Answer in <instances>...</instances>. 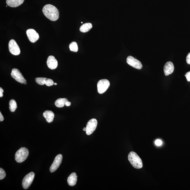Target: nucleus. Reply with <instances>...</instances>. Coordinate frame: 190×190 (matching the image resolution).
<instances>
[{"instance_id":"412c9836","label":"nucleus","mask_w":190,"mask_h":190,"mask_svg":"<svg viewBox=\"0 0 190 190\" xmlns=\"http://www.w3.org/2000/svg\"><path fill=\"white\" fill-rule=\"evenodd\" d=\"M47 79L46 78H36L35 80L38 84L43 85L45 84L46 81Z\"/></svg>"},{"instance_id":"cd10ccee","label":"nucleus","mask_w":190,"mask_h":190,"mask_svg":"<svg viewBox=\"0 0 190 190\" xmlns=\"http://www.w3.org/2000/svg\"><path fill=\"white\" fill-rule=\"evenodd\" d=\"M4 120V118L3 117V116L2 115V114H1V112H0V121L1 122H2Z\"/></svg>"},{"instance_id":"f3484780","label":"nucleus","mask_w":190,"mask_h":190,"mask_svg":"<svg viewBox=\"0 0 190 190\" xmlns=\"http://www.w3.org/2000/svg\"><path fill=\"white\" fill-rule=\"evenodd\" d=\"M92 28V25L91 23H86L81 25L80 30L82 33H86L89 31Z\"/></svg>"},{"instance_id":"aec40b11","label":"nucleus","mask_w":190,"mask_h":190,"mask_svg":"<svg viewBox=\"0 0 190 190\" xmlns=\"http://www.w3.org/2000/svg\"><path fill=\"white\" fill-rule=\"evenodd\" d=\"M69 48L70 50L72 52H76L78 50V44L76 42H72L69 45Z\"/></svg>"},{"instance_id":"9b49d317","label":"nucleus","mask_w":190,"mask_h":190,"mask_svg":"<svg viewBox=\"0 0 190 190\" xmlns=\"http://www.w3.org/2000/svg\"><path fill=\"white\" fill-rule=\"evenodd\" d=\"M26 33L29 39L32 43L36 42L39 39V34L34 29H28Z\"/></svg>"},{"instance_id":"39448f33","label":"nucleus","mask_w":190,"mask_h":190,"mask_svg":"<svg viewBox=\"0 0 190 190\" xmlns=\"http://www.w3.org/2000/svg\"><path fill=\"white\" fill-rule=\"evenodd\" d=\"M11 75L12 78L17 82L22 84H27L26 80L22 76L20 72L17 69H13Z\"/></svg>"},{"instance_id":"f8f14e48","label":"nucleus","mask_w":190,"mask_h":190,"mask_svg":"<svg viewBox=\"0 0 190 190\" xmlns=\"http://www.w3.org/2000/svg\"><path fill=\"white\" fill-rule=\"evenodd\" d=\"M47 63L48 67L51 69H55L58 66V62L53 56L51 55L48 57Z\"/></svg>"},{"instance_id":"9d476101","label":"nucleus","mask_w":190,"mask_h":190,"mask_svg":"<svg viewBox=\"0 0 190 190\" xmlns=\"http://www.w3.org/2000/svg\"><path fill=\"white\" fill-rule=\"evenodd\" d=\"M63 158V156L61 154H59L56 156L50 167V171L51 172H55L59 167L61 163Z\"/></svg>"},{"instance_id":"6e6552de","label":"nucleus","mask_w":190,"mask_h":190,"mask_svg":"<svg viewBox=\"0 0 190 190\" xmlns=\"http://www.w3.org/2000/svg\"><path fill=\"white\" fill-rule=\"evenodd\" d=\"M9 48L10 52L12 55H18L20 54V48L15 40L11 39L9 41Z\"/></svg>"},{"instance_id":"c85d7f7f","label":"nucleus","mask_w":190,"mask_h":190,"mask_svg":"<svg viewBox=\"0 0 190 190\" xmlns=\"http://www.w3.org/2000/svg\"><path fill=\"white\" fill-rule=\"evenodd\" d=\"M71 102L69 101H68L65 102V105L67 106H71Z\"/></svg>"},{"instance_id":"0eeeda50","label":"nucleus","mask_w":190,"mask_h":190,"mask_svg":"<svg viewBox=\"0 0 190 190\" xmlns=\"http://www.w3.org/2000/svg\"><path fill=\"white\" fill-rule=\"evenodd\" d=\"M98 122L96 119L93 118L90 120L86 125V133L87 135H90L95 131L96 129Z\"/></svg>"},{"instance_id":"dca6fc26","label":"nucleus","mask_w":190,"mask_h":190,"mask_svg":"<svg viewBox=\"0 0 190 190\" xmlns=\"http://www.w3.org/2000/svg\"><path fill=\"white\" fill-rule=\"evenodd\" d=\"M77 176L75 172L72 173L68 178L67 182L68 185L71 186H75L77 181Z\"/></svg>"},{"instance_id":"a211bd4d","label":"nucleus","mask_w":190,"mask_h":190,"mask_svg":"<svg viewBox=\"0 0 190 190\" xmlns=\"http://www.w3.org/2000/svg\"><path fill=\"white\" fill-rule=\"evenodd\" d=\"M68 101L67 99L66 98H59L55 101V104L57 108H63L65 106V102Z\"/></svg>"},{"instance_id":"393cba45","label":"nucleus","mask_w":190,"mask_h":190,"mask_svg":"<svg viewBox=\"0 0 190 190\" xmlns=\"http://www.w3.org/2000/svg\"><path fill=\"white\" fill-rule=\"evenodd\" d=\"M185 76H186L187 81H190V71L187 73Z\"/></svg>"},{"instance_id":"f03ea898","label":"nucleus","mask_w":190,"mask_h":190,"mask_svg":"<svg viewBox=\"0 0 190 190\" xmlns=\"http://www.w3.org/2000/svg\"><path fill=\"white\" fill-rule=\"evenodd\" d=\"M128 158L131 164L135 168L139 169L143 167L142 161L136 153L133 151L131 152Z\"/></svg>"},{"instance_id":"c756f323","label":"nucleus","mask_w":190,"mask_h":190,"mask_svg":"<svg viewBox=\"0 0 190 190\" xmlns=\"http://www.w3.org/2000/svg\"><path fill=\"white\" fill-rule=\"evenodd\" d=\"M83 130L84 131H86V127H84L83 129Z\"/></svg>"},{"instance_id":"a878e982","label":"nucleus","mask_w":190,"mask_h":190,"mask_svg":"<svg viewBox=\"0 0 190 190\" xmlns=\"http://www.w3.org/2000/svg\"><path fill=\"white\" fill-rule=\"evenodd\" d=\"M186 61L188 64L190 65V52L188 54L187 57Z\"/></svg>"},{"instance_id":"ddd939ff","label":"nucleus","mask_w":190,"mask_h":190,"mask_svg":"<svg viewBox=\"0 0 190 190\" xmlns=\"http://www.w3.org/2000/svg\"><path fill=\"white\" fill-rule=\"evenodd\" d=\"M174 70V67L173 63L169 61L166 63L164 67V72L165 76H169L172 74Z\"/></svg>"},{"instance_id":"2eb2a0df","label":"nucleus","mask_w":190,"mask_h":190,"mask_svg":"<svg viewBox=\"0 0 190 190\" xmlns=\"http://www.w3.org/2000/svg\"><path fill=\"white\" fill-rule=\"evenodd\" d=\"M43 116L48 123H50L53 121L54 114L52 111L47 110L43 113Z\"/></svg>"},{"instance_id":"1a4fd4ad","label":"nucleus","mask_w":190,"mask_h":190,"mask_svg":"<svg viewBox=\"0 0 190 190\" xmlns=\"http://www.w3.org/2000/svg\"><path fill=\"white\" fill-rule=\"evenodd\" d=\"M127 62L130 66L137 69H140L142 68V65L140 62L131 56L127 57Z\"/></svg>"},{"instance_id":"bb28decb","label":"nucleus","mask_w":190,"mask_h":190,"mask_svg":"<svg viewBox=\"0 0 190 190\" xmlns=\"http://www.w3.org/2000/svg\"><path fill=\"white\" fill-rule=\"evenodd\" d=\"M4 92V90L1 88V87L0 88V97L1 98L3 97V93Z\"/></svg>"},{"instance_id":"6ab92c4d","label":"nucleus","mask_w":190,"mask_h":190,"mask_svg":"<svg viewBox=\"0 0 190 190\" xmlns=\"http://www.w3.org/2000/svg\"><path fill=\"white\" fill-rule=\"evenodd\" d=\"M17 106L16 101L12 99L9 102V109L12 112H14L17 108Z\"/></svg>"},{"instance_id":"b1692460","label":"nucleus","mask_w":190,"mask_h":190,"mask_svg":"<svg viewBox=\"0 0 190 190\" xmlns=\"http://www.w3.org/2000/svg\"><path fill=\"white\" fill-rule=\"evenodd\" d=\"M155 143L156 146H159L162 145V141L160 140H156Z\"/></svg>"},{"instance_id":"4468645a","label":"nucleus","mask_w":190,"mask_h":190,"mask_svg":"<svg viewBox=\"0 0 190 190\" xmlns=\"http://www.w3.org/2000/svg\"><path fill=\"white\" fill-rule=\"evenodd\" d=\"M25 0H6L7 5L11 7H16L23 4Z\"/></svg>"},{"instance_id":"20e7f679","label":"nucleus","mask_w":190,"mask_h":190,"mask_svg":"<svg viewBox=\"0 0 190 190\" xmlns=\"http://www.w3.org/2000/svg\"><path fill=\"white\" fill-rule=\"evenodd\" d=\"M35 173L31 172L27 174L22 181V186L24 189H28L32 183L35 177Z\"/></svg>"},{"instance_id":"7c9ffc66","label":"nucleus","mask_w":190,"mask_h":190,"mask_svg":"<svg viewBox=\"0 0 190 190\" xmlns=\"http://www.w3.org/2000/svg\"><path fill=\"white\" fill-rule=\"evenodd\" d=\"M54 84H55V85H57V83H54Z\"/></svg>"},{"instance_id":"4be33fe9","label":"nucleus","mask_w":190,"mask_h":190,"mask_svg":"<svg viewBox=\"0 0 190 190\" xmlns=\"http://www.w3.org/2000/svg\"><path fill=\"white\" fill-rule=\"evenodd\" d=\"M54 83V81L52 79H47L46 80L45 82V84L47 86H51L53 85Z\"/></svg>"},{"instance_id":"f257e3e1","label":"nucleus","mask_w":190,"mask_h":190,"mask_svg":"<svg viewBox=\"0 0 190 190\" xmlns=\"http://www.w3.org/2000/svg\"><path fill=\"white\" fill-rule=\"evenodd\" d=\"M42 12L46 17L52 21H56L59 17L58 10L52 5H46L43 7Z\"/></svg>"},{"instance_id":"5701e85b","label":"nucleus","mask_w":190,"mask_h":190,"mask_svg":"<svg viewBox=\"0 0 190 190\" xmlns=\"http://www.w3.org/2000/svg\"><path fill=\"white\" fill-rule=\"evenodd\" d=\"M6 176V173L5 171L2 168H0V180L4 179Z\"/></svg>"},{"instance_id":"7ed1b4c3","label":"nucleus","mask_w":190,"mask_h":190,"mask_svg":"<svg viewBox=\"0 0 190 190\" xmlns=\"http://www.w3.org/2000/svg\"><path fill=\"white\" fill-rule=\"evenodd\" d=\"M29 154V152L27 148L24 147L20 148L16 153L15 160L17 162L20 163L26 160Z\"/></svg>"},{"instance_id":"423d86ee","label":"nucleus","mask_w":190,"mask_h":190,"mask_svg":"<svg viewBox=\"0 0 190 190\" xmlns=\"http://www.w3.org/2000/svg\"><path fill=\"white\" fill-rule=\"evenodd\" d=\"M110 82L108 80L102 79L97 83V89L99 93L102 94L106 92L109 87Z\"/></svg>"}]
</instances>
